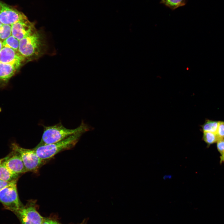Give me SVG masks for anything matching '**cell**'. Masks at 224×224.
<instances>
[{
    "label": "cell",
    "instance_id": "1",
    "mask_svg": "<svg viewBox=\"0 0 224 224\" xmlns=\"http://www.w3.org/2000/svg\"><path fill=\"white\" fill-rule=\"evenodd\" d=\"M93 129V128L82 120L80 125L75 128L68 129L61 122L50 126H44V131L41 140L37 147L55 143L72 135L83 134Z\"/></svg>",
    "mask_w": 224,
    "mask_h": 224
},
{
    "label": "cell",
    "instance_id": "7",
    "mask_svg": "<svg viewBox=\"0 0 224 224\" xmlns=\"http://www.w3.org/2000/svg\"><path fill=\"white\" fill-rule=\"evenodd\" d=\"M26 18L22 12L0 1V21L3 24L12 26L19 21Z\"/></svg>",
    "mask_w": 224,
    "mask_h": 224
},
{
    "label": "cell",
    "instance_id": "10",
    "mask_svg": "<svg viewBox=\"0 0 224 224\" xmlns=\"http://www.w3.org/2000/svg\"><path fill=\"white\" fill-rule=\"evenodd\" d=\"M25 59L18 51L9 47H3L0 51V62L1 63L21 64Z\"/></svg>",
    "mask_w": 224,
    "mask_h": 224
},
{
    "label": "cell",
    "instance_id": "21",
    "mask_svg": "<svg viewBox=\"0 0 224 224\" xmlns=\"http://www.w3.org/2000/svg\"><path fill=\"white\" fill-rule=\"evenodd\" d=\"M12 181L11 182H8L0 180V191L2 189H3L4 188L10 184Z\"/></svg>",
    "mask_w": 224,
    "mask_h": 224
},
{
    "label": "cell",
    "instance_id": "15",
    "mask_svg": "<svg viewBox=\"0 0 224 224\" xmlns=\"http://www.w3.org/2000/svg\"><path fill=\"white\" fill-rule=\"evenodd\" d=\"M203 140L207 144V147L217 142L220 139L216 133L210 132H203Z\"/></svg>",
    "mask_w": 224,
    "mask_h": 224
},
{
    "label": "cell",
    "instance_id": "9",
    "mask_svg": "<svg viewBox=\"0 0 224 224\" xmlns=\"http://www.w3.org/2000/svg\"><path fill=\"white\" fill-rule=\"evenodd\" d=\"M5 157L2 163L13 173L19 175L27 172L21 157L16 151L12 150Z\"/></svg>",
    "mask_w": 224,
    "mask_h": 224
},
{
    "label": "cell",
    "instance_id": "26",
    "mask_svg": "<svg viewBox=\"0 0 224 224\" xmlns=\"http://www.w3.org/2000/svg\"><path fill=\"white\" fill-rule=\"evenodd\" d=\"M85 224L84 223H82V224Z\"/></svg>",
    "mask_w": 224,
    "mask_h": 224
},
{
    "label": "cell",
    "instance_id": "4",
    "mask_svg": "<svg viewBox=\"0 0 224 224\" xmlns=\"http://www.w3.org/2000/svg\"><path fill=\"white\" fill-rule=\"evenodd\" d=\"M17 180L13 181L0 191V202L6 209L14 213L22 206L18 194Z\"/></svg>",
    "mask_w": 224,
    "mask_h": 224
},
{
    "label": "cell",
    "instance_id": "11",
    "mask_svg": "<svg viewBox=\"0 0 224 224\" xmlns=\"http://www.w3.org/2000/svg\"><path fill=\"white\" fill-rule=\"evenodd\" d=\"M21 64H9L0 62V86L5 85L7 82L14 74Z\"/></svg>",
    "mask_w": 224,
    "mask_h": 224
},
{
    "label": "cell",
    "instance_id": "16",
    "mask_svg": "<svg viewBox=\"0 0 224 224\" xmlns=\"http://www.w3.org/2000/svg\"><path fill=\"white\" fill-rule=\"evenodd\" d=\"M2 44L3 47H9L18 51L19 40L12 35L3 41Z\"/></svg>",
    "mask_w": 224,
    "mask_h": 224
},
{
    "label": "cell",
    "instance_id": "14",
    "mask_svg": "<svg viewBox=\"0 0 224 224\" xmlns=\"http://www.w3.org/2000/svg\"><path fill=\"white\" fill-rule=\"evenodd\" d=\"M187 0H161L160 3L172 10L185 5Z\"/></svg>",
    "mask_w": 224,
    "mask_h": 224
},
{
    "label": "cell",
    "instance_id": "20",
    "mask_svg": "<svg viewBox=\"0 0 224 224\" xmlns=\"http://www.w3.org/2000/svg\"><path fill=\"white\" fill-rule=\"evenodd\" d=\"M41 224H61L58 222L47 218H44Z\"/></svg>",
    "mask_w": 224,
    "mask_h": 224
},
{
    "label": "cell",
    "instance_id": "18",
    "mask_svg": "<svg viewBox=\"0 0 224 224\" xmlns=\"http://www.w3.org/2000/svg\"><path fill=\"white\" fill-rule=\"evenodd\" d=\"M217 134L220 138L224 139V121H219Z\"/></svg>",
    "mask_w": 224,
    "mask_h": 224
},
{
    "label": "cell",
    "instance_id": "6",
    "mask_svg": "<svg viewBox=\"0 0 224 224\" xmlns=\"http://www.w3.org/2000/svg\"><path fill=\"white\" fill-rule=\"evenodd\" d=\"M15 213L21 224H41L44 218L37 211L32 202L22 206Z\"/></svg>",
    "mask_w": 224,
    "mask_h": 224
},
{
    "label": "cell",
    "instance_id": "13",
    "mask_svg": "<svg viewBox=\"0 0 224 224\" xmlns=\"http://www.w3.org/2000/svg\"><path fill=\"white\" fill-rule=\"evenodd\" d=\"M219 121L206 119L201 125L203 132H207L217 133Z\"/></svg>",
    "mask_w": 224,
    "mask_h": 224
},
{
    "label": "cell",
    "instance_id": "24",
    "mask_svg": "<svg viewBox=\"0 0 224 224\" xmlns=\"http://www.w3.org/2000/svg\"><path fill=\"white\" fill-rule=\"evenodd\" d=\"M5 157L0 159V165L2 164L4 160H5Z\"/></svg>",
    "mask_w": 224,
    "mask_h": 224
},
{
    "label": "cell",
    "instance_id": "3",
    "mask_svg": "<svg viewBox=\"0 0 224 224\" xmlns=\"http://www.w3.org/2000/svg\"><path fill=\"white\" fill-rule=\"evenodd\" d=\"M82 134H75L55 143L36 146L34 149L39 157L44 161L52 158L61 151L74 147Z\"/></svg>",
    "mask_w": 224,
    "mask_h": 224
},
{
    "label": "cell",
    "instance_id": "19",
    "mask_svg": "<svg viewBox=\"0 0 224 224\" xmlns=\"http://www.w3.org/2000/svg\"><path fill=\"white\" fill-rule=\"evenodd\" d=\"M217 147L221 156L224 155V139L220 138L217 142Z\"/></svg>",
    "mask_w": 224,
    "mask_h": 224
},
{
    "label": "cell",
    "instance_id": "23",
    "mask_svg": "<svg viewBox=\"0 0 224 224\" xmlns=\"http://www.w3.org/2000/svg\"><path fill=\"white\" fill-rule=\"evenodd\" d=\"M3 47L2 42L0 40V51Z\"/></svg>",
    "mask_w": 224,
    "mask_h": 224
},
{
    "label": "cell",
    "instance_id": "22",
    "mask_svg": "<svg viewBox=\"0 0 224 224\" xmlns=\"http://www.w3.org/2000/svg\"><path fill=\"white\" fill-rule=\"evenodd\" d=\"M220 164H222L223 162L224 163V155L223 156H220Z\"/></svg>",
    "mask_w": 224,
    "mask_h": 224
},
{
    "label": "cell",
    "instance_id": "17",
    "mask_svg": "<svg viewBox=\"0 0 224 224\" xmlns=\"http://www.w3.org/2000/svg\"><path fill=\"white\" fill-rule=\"evenodd\" d=\"M11 35V26L3 24L0 28V40L2 42Z\"/></svg>",
    "mask_w": 224,
    "mask_h": 224
},
{
    "label": "cell",
    "instance_id": "12",
    "mask_svg": "<svg viewBox=\"0 0 224 224\" xmlns=\"http://www.w3.org/2000/svg\"><path fill=\"white\" fill-rule=\"evenodd\" d=\"M19 175L12 172L2 163L0 165V180L11 182L18 179Z\"/></svg>",
    "mask_w": 224,
    "mask_h": 224
},
{
    "label": "cell",
    "instance_id": "2",
    "mask_svg": "<svg viewBox=\"0 0 224 224\" xmlns=\"http://www.w3.org/2000/svg\"><path fill=\"white\" fill-rule=\"evenodd\" d=\"M46 44L44 35L37 30L32 35L19 40L18 52L25 58H38L46 51Z\"/></svg>",
    "mask_w": 224,
    "mask_h": 224
},
{
    "label": "cell",
    "instance_id": "8",
    "mask_svg": "<svg viewBox=\"0 0 224 224\" xmlns=\"http://www.w3.org/2000/svg\"><path fill=\"white\" fill-rule=\"evenodd\" d=\"M11 26L12 35L19 40L32 35L37 30L34 24L27 18L18 21Z\"/></svg>",
    "mask_w": 224,
    "mask_h": 224
},
{
    "label": "cell",
    "instance_id": "5",
    "mask_svg": "<svg viewBox=\"0 0 224 224\" xmlns=\"http://www.w3.org/2000/svg\"><path fill=\"white\" fill-rule=\"evenodd\" d=\"M11 147L20 154L27 172L36 171L44 161L39 157L34 149L24 148L15 142L11 144Z\"/></svg>",
    "mask_w": 224,
    "mask_h": 224
},
{
    "label": "cell",
    "instance_id": "25",
    "mask_svg": "<svg viewBox=\"0 0 224 224\" xmlns=\"http://www.w3.org/2000/svg\"><path fill=\"white\" fill-rule=\"evenodd\" d=\"M2 25H3L2 23L0 21V28L2 27Z\"/></svg>",
    "mask_w": 224,
    "mask_h": 224
}]
</instances>
